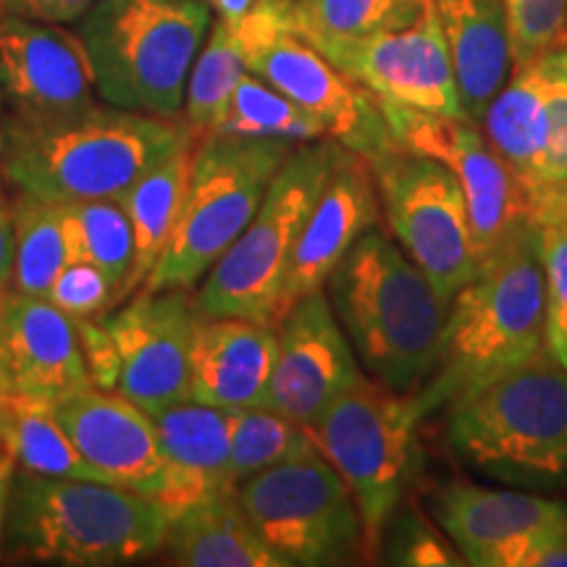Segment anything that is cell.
<instances>
[{"instance_id": "7a4b0ae2", "label": "cell", "mask_w": 567, "mask_h": 567, "mask_svg": "<svg viewBox=\"0 0 567 567\" xmlns=\"http://www.w3.org/2000/svg\"><path fill=\"white\" fill-rule=\"evenodd\" d=\"M197 134L187 122L116 105L51 124L13 118L3 137V174L21 195L69 205L118 200L155 163Z\"/></svg>"}, {"instance_id": "d6a6232c", "label": "cell", "mask_w": 567, "mask_h": 567, "mask_svg": "<svg viewBox=\"0 0 567 567\" xmlns=\"http://www.w3.org/2000/svg\"><path fill=\"white\" fill-rule=\"evenodd\" d=\"M71 260L97 266L122 292L134 260L130 213L122 200H87L61 205Z\"/></svg>"}, {"instance_id": "8d00e7d4", "label": "cell", "mask_w": 567, "mask_h": 567, "mask_svg": "<svg viewBox=\"0 0 567 567\" xmlns=\"http://www.w3.org/2000/svg\"><path fill=\"white\" fill-rule=\"evenodd\" d=\"M536 247L547 292V344L567 368V226H536Z\"/></svg>"}, {"instance_id": "3957f363", "label": "cell", "mask_w": 567, "mask_h": 567, "mask_svg": "<svg viewBox=\"0 0 567 567\" xmlns=\"http://www.w3.org/2000/svg\"><path fill=\"white\" fill-rule=\"evenodd\" d=\"M544 350L547 292L530 224L452 297L442 358L417 392L434 415Z\"/></svg>"}, {"instance_id": "e575fe53", "label": "cell", "mask_w": 567, "mask_h": 567, "mask_svg": "<svg viewBox=\"0 0 567 567\" xmlns=\"http://www.w3.org/2000/svg\"><path fill=\"white\" fill-rule=\"evenodd\" d=\"M379 555L386 565L402 567H457L465 565L455 544L442 536L439 523H431L421 509L402 502L386 520L379 542Z\"/></svg>"}, {"instance_id": "5b68a950", "label": "cell", "mask_w": 567, "mask_h": 567, "mask_svg": "<svg viewBox=\"0 0 567 567\" xmlns=\"http://www.w3.org/2000/svg\"><path fill=\"white\" fill-rule=\"evenodd\" d=\"M166 526L163 507L145 494L105 481L17 471L3 542L13 559L111 567L158 555Z\"/></svg>"}, {"instance_id": "ee69618b", "label": "cell", "mask_w": 567, "mask_h": 567, "mask_svg": "<svg viewBox=\"0 0 567 567\" xmlns=\"http://www.w3.org/2000/svg\"><path fill=\"white\" fill-rule=\"evenodd\" d=\"M13 268V218L11 208L0 203V295L9 289Z\"/></svg>"}, {"instance_id": "4dcf8cb0", "label": "cell", "mask_w": 567, "mask_h": 567, "mask_svg": "<svg viewBox=\"0 0 567 567\" xmlns=\"http://www.w3.org/2000/svg\"><path fill=\"white\" fill-rule=\"evenodd\" d=\"M310 455H318L313 436L292 417L266 405L229 410V473L234 484Z\"/></svg>"}, {"instance_id": "7402d4cb", "label": "cell", "mask_w": 567, "mask_h": 567, "mask_svg": "<svg viewBox=\"0 0 567 567\" xmlns=\"http://www.w3.org/2000/svg\"><path fill=\"white\" fill-rule=\"evenodd\" d=\"M168 481L158 505L168 520L184 509L237 492L229 473V410L179 402L153 415Z\"/></svg>"}, {"instance_id": "bcb514c9", "label": "cell", "mask_w": 567, "mask_h": 567, "mask_svg": "<svg viewBox=\"0 0 567 567\" xmlns=\"http://www.w3.org/2000/svg\"><path fill=\"white\" fill-rule=\"evenodd\" d=\"M11 389V375H9V365H6V352H3V339H0V405L9 400Z\"/></svg>"}, {"instance_id": "c3c4849f", "label": "cell", "mask_w": 567, "mask_h": 567, "mask_svg": "<svg viewBox=\"0 0 567 567\" xmlns=\"http://www.w3.org/2000/svg\"><path fill=\"white\" fill-rule=\"evenodd\" d=\"M205 3H208V0H205Z\"/></svg>"}, {"instance_id": "603a6c76", "label": "cell", "mask_w": 567, "mask_h": 567, "mask_svg": "<svg viewBox=\"0 0 567 567\" xmlns=\"http://www.w3.org/2000/svg\"><path fill=\"white\" fill-rule=\"evenodd\" d=\"M434 520L455 544L465 565L481 549L530 530L567 523V502L517 488H486L452 481L431 494Z\"/></svg>"}, {"instance_id": "484cf974", "label": "cell", "mask_w": 567, "mask_h": 567, "mask_svg": "<svg viewBox=\"0 0 567 567\" xmlns=\"http://www.w3.org/2000/svg\"><path fill=\"white\" fill-rule=\"evenodd\" d=\"M486 140L520 182L526 197L542 187L549 118L544 101V76L538 59L513 69L505 87L496 92L481 118Z\"/></svg>"}, {"instance_id": "d4e9b609", "label": "cell", "mask_w": 567, "mask_h": 567, "mask_svg": "<svg viewBox=\"0 0 567 567\" xmlns=\"http://www.w3.org/2000/svg\"><path fill=\"white\" fill-rule=\"evenodd\" d=\"M163 551L182 567H284L252 528L237 494L216 496L168 520Z\"/></svg>"}, {"instance_id": "d6986e66", "label": "cell", "mask_w": 567, "mask_h": 567, "mask_svg": "<svg viewBox=\"0 0 567 567\" xmlns=\"http://www.w3.org/2000/svg\"><path fill=\"white\" fill-rule=\"evenodd\" d=\"M71 442L82 457L113 486L158 502L168 481L153 415L122 394L90 386L53 402Z\"/></svg>"}, {"instance_id": "1f68e13d", "label": "cell", "mask_w": 567, "mask_h": 567, "mask_svg": "<svg viewBox=\"0 0 567 567\" xmlns=\"http://www.w3.org/2000/svg\"><path fill=\"white\" fill-rule=\"evenodd\" d=\"M247 71L250 69H247L243 42L226 21L216 19L210 27L208 45L197 53L189 71L187 92H184V122L197 137L221 126L234 90Z\"/></svg>"}, {"instance_id": "6da1fadb", "label": "cell", "mask_w": 567, "mask_h": 567, "mask_svg": "<svg viewBox=\"0 0 567 567\" xmlns=\"http://www.w3.org/2000/svg\"><path fill=\"white\" fill-rule=\"evenodd\" d=\"M323 289L371 379L396 392H417L431 379L450 300L381 226L354 243Z\"/></svg>"}, {"instance_id": "74e56055", "label": "cell", "mask_w": 567, "mask_h": 567, "mask_svg": "<svg viewBox=\"0 0 567 567\" xmlns=\"http://www.w3.org/2000/svg\"><path fill=\"white\" fill-rule=\"evenodd\" d=\"M538 66H542L544 76V101H547L549 118L547 155H544L542 187H538L544 189L551 187V184L567 182V42L555 48V51L544 53L538 59Z\"/></svg>"}, {"instance_id": "52a82bcc", "label": "cell", "mask_w": 567, "mask_h": 567, "mask_svg": "<svg viewBox=\"0 0 567 567\" xmlns=\"http://www.w3.org/2000/svg\"><path fill=\"white\" fill-rule=\"evenodd\" d=\"M429 415L421 392H396L365 375L308 429L318 452L350 486L368 557L379 555L386 520L421 473V425Z\"/></svg>"}, {"instance_id": "7bdbcfd3", "label": "cell", "mask_w": 567, "mask_h": 567, "mask_svg": "<svg viewBox=\"0 0 567 567\" xmlns=\"http://www.w3.org/2000/svg\"><path fill=\"white\" fill-rule=\"evenodd\" d=\"M208 6L226 24H239L255 9H266V6H295V0H208Z\"/></svg>"}, {"instance_id": "8992f818", "label": "cell", "mask_w": 567, "mask_h": 567, "mask_svg": "<svg viewBox=\"0 0 567 567\" xmlns=\"http://www.w3.org/2000/svg\"><path fill=\"white\" fill-rule=\"evenodd\" d=\"M210 13L205 0H97L80 19L97 95L124 111L179 118Z\"/></svg>"}, {"instance_id": "83f0119b", "label": "cell", "mask_w": 567, "mask_h": 567, "mask_svg": "<svg viewBox=\"0 0 567 567\" xmlns=\"http://www.w3.org/2000/svg\"><path fill=\"white\" fill-rule=\"evenodd\" d=\"M0 436L11 446L19 471L45 478L105 481L71 442L51 402L11 392L0 405Z\"/></svg>"}, {"instance_id": "7c38bea8", "label": "cell", "mask_w": 567, "mask_h": 567, "mask_svg": "<svg viewBox=\"0 0 567 567\" xmlns=\"http://www.w3.org/2000/svg\"><path fill=\"white\" fill-rule=\"evenodd\" d=\"M371 168L394 243L452 302L478 274L471 213L457 179L442 163L400 145Z\"/></svg>"}, {"instance_id": "e0dca14e", "label": "cell", "mask_w": 567, "mask_h": 567, "mask_svg": "<svg viewBox=\"0 0 567 567\" xmlns=\"http://www.w3.org/2000/svg\"><path fill=\"white\" fill-rule=\"evenodd\" d=\"M316 51L371 90L379 101L444 116H467L460 101L450 48L431 6L408 30L329 42Z\"/></svg>"}, {"instance_id": "ba28073f", "label": "cell", "mask_w": 567, "mask_h": 567, "mask_svg": "<svg viewBox=\"0 0 567 567\" xmlns=\"http://www.w3.org/2000/svg\"><path fill=\"white\" fill-rule=\"evenodd\" d=\"M297 145L210 132L197 137L187 195L174 234L140 289H193L252 221Z\"/></svg>"}, {"instance_id": "277c9868", "label": "cell", "mask_w": 567, "mask_h": 567, "mask_svg": "<svg viewBox=\"0 0 567 567\" xmlns=\"http://www.w3.org/2000/svg\"><path fill=\"white\" fill-rule=\"evenodd\" d=\"M446 444L496 484L567 488V368L549 350L446 408Z\"/></svg>"}, {"instance_id": "ac0fdd59", "label": "cell", "mask_w": 567, "mask_h": 567, "mask_svg": "<svg viewBox=\"0 0 567 567\" xmlns=\"http://www.w3.org/2000/svg\"><path fill=\"white\" fill-rule=\"evenodd\" d=\"M381 218L384 213L371 163L337 145L329 176L305 218L289 258L276 326L300 297L326 287V279L342 264L344 255L365 231L381 226Z\"/></svg>"}, {"instance_id": "ab89813d", "label": "cell", "mask_w": 567, "mask_h": 567, "mask_svg": "<svg viewBox=\"0 0 567 567\" xmlns=\"http://www.w3.org/2000/svg\"><path fill=\"white\" fill-rule=\"evenodd\" d=\"M76 323V334H80L84 363H87L90 379L97 389L105 392H116L118 384V352L113 342L105 318H84Z\"/></svg>"}, {"instance_id": "f546056e", "label": "cell", "mask_w": 567, "mask_h": 567, "mask_svg": "<svg viewBox=\"0 0 567 567\" xmlns=\"http://www.w3.org/2000/svg\"><path fill=\"white\" fill-rule=\"evenodd\" d=\"M13 218V268L11 289L21 295L45 297L55 276L71 264L61 205L21 195L11 208Z\"/></svg>"}, {"instance_id": "30bf717a", "label": "cell", "mask_w": 567, "mask_h": 567, "mask_svg": "<svg viewBox=\"0 0 567 567\" xmlns=\"http://www.w3.org/2000/svg\"><path fill=\"white\" fill-rule=\"evenodd\" d=\"M237 502L284 567L363 563V517L337 467L318 455L239 481Z\"/></svg>"}, {"instance_id": "b9f144b4", "label": "cell", "mask_w": 567, "mask_h": 567, "mask_svg": "<svg viewBox=\"0 0 567 567\" xmlns=\"http://www.w3.org/2000/svg\"><path fill=\"white\" fill-rule=\"evenodd\" d=\"M528 216L534 226L559 224L567 226V182L551 184L528 195Z\"/></svg>"}, {"instance_id": "9a60e30c", "label": "cell", "mask_w": 567, "mask_h": 567, "mask_svg": "<svg viewBox=\"0 0 567 567\" xmlns=\"http://www.w3.org/2000/svg\"><path fill=\"white\" fill-rule=\"evenodd\" d=\"M279 347L266 408L310 429L323 410L360 379L363 365L331 308L326 289L305 295L276 326Z\"/></svg>"}, {"instance_id": "f1b7e54d", "label": "cell", "mask_w": 567, "mask_h": 567, "mask_svg": "<svg viewBox=\"0 0 567 567\" xmlns=\"http://www.w3.org/2000/svg\"><path fill=\"white\" fill-rule=\"evenodd\" d=\"M431 0H295L292 30L313 48L413 27Z\"/></svg>"}, {"instance_id": "d590c367", "label": "cell", "mask_w": 567, "mask_h": 567, "mask_svg": "<svg viewBox=\"0 0 567 567\" xmlns=\"http://www.w3.org/2000/svg\"><path fill=\"white\" fill-rule=\"evenodd\" d=\"M513 69L542 59L567 42V0H502Z\"/></svg>"}, {"instance_id": "9c48e42d", "label": "cell", "mask_w": 567, "mask_h": 567, "mask_svg": "<svg viewBox=\"0 0 567 567\" xmlns=\"http://www.w3.org/2000/svg\"><path fill=\"white\" fill-rule=\"evenodd\" d=\"M334 140L297 145L255 210L252 221L205 274L195 308L205 316H239L276 326L279 297L300 229L334 158Z\"/></svg>"}, {"instance_id": "4316f807", "label": "cell", "mask_w": 567, "mask_h": 567, "mask_svg": "<svg viewBox=\"0 0 567 567\" xmlns=\"http://www.w3.org/2000/svg\"><path fill=\"white\" fill-rule=\"evenodd\" d=\"M195 142L197 137L168 153L134 184L130 193L118 197L126 213H130L134 237L132 271L126 276L122 292H118V305L145 284L163 250H166L168 239H172L184 195H187L189 174H193Z\"/></svg>"}, {"instance_id": "4fadbf2b", "label": "cell", "mask_w": 567, "mask_h": 567, "mask_svg": "<svg viewBox=\"0 0 567 567\" xmlns=\"http://www.w3.org/2000/svg\"><path fill=\"white\" fill-rule=\"evenodd\" d=\"M379 103L396 145L434 158L457 179L471 213L478 266L528 229L526 193L486 140L478 122L467 116L410 109L392 101Z\"/></svg>"}, {"instance_id": "7dc6e473", "label": "cell", "mask_w": 567, "mask_h": 567, "mask_svg": "<svg viewBox=\"0 0 567 567\" xmlns=\"http://www.w3.org/2000/svg\"><path fill=\"white\" fill-rule=\"evenodd\" d=\"M0 155H3V134H0Z\"/></svg>"}, {"instance_id": "8fae6325", "label": "cell", "mask_w": 567, "mask_h": 567, "mask_svg": "<svg viewBox=\"0 0 567 567\" xmlns=\"http://www.w3.org/2000/svg\"><path fill=\"white\" fill-rule=\"evenodd\" d=\"M229 27L243 42L247 69L308 111L326 137L368 163L394 151L379 97L302 40L292 30V17L250 13Z\"/></svg>"}, {"instance_id": "44dd1931", "label": "cell", "mask_w": 567, "mask_h": 567, "mask_svg": "<svg viewBox=\"0 0 567 567\" xmlns=\"http://www.w3.org/2000/svg\"><path fill=\"white\" fill-rule=\"evenodd\" d=\"M279 334L239 316L197 313L189 352V400L237 410L266 405Z\"/></svg>"}, {"instance_id": "836d02e7", "label": "cell", "mask_w": 567, "mask_h": 567, "mask_svg": "<svg viewBox=\"0 0 567 567\" xmlns=\"http://www.w3.org/2000/svg\"><path fill=\"white\" fill-rule=\"evenodd\" d=\"M216 132L284 140L292 142V145L326 137L321 124L308 111H302L300 105L289 101L284 92L271 87L252 71L239 80L229 101V109L224 113V122Z\"/></svg>"}, {"instance_id": "f35d334b", "label": "cell", "mask_w": 567, "mask_h": 567, "mask_svg": "<svg viewBox=\"0 0 567 567\" xmlns=\"http://www.w3.org/2000/svg\"><path fill=\"white\" fill-rule=\"evenodd\" d=\"M45 300L53 302L71 321L105 318L111 308H116V287L97 266L84 264V260H71L55 276Z\"/></svg>"}, {"instance_id": "5bb4252c", "label": "cell", "mask_w": 567, "mask_h": 567, "mask_svg": "<svg viewBox=\"0 0 567 567\" xmlns=\"http://www.w3.org/2000/svg\"><path fill=\"white\" fill-rule=\"evenodd\" d=\"M197 313L189 289H137L118 313L105 316L118 352L116 392L147 415L189 400Z\"/></svg>"}, {"instance_id": "60d3db41", "label": "cell", "mask_w": 567, "mask_h": 567, "mask_svg": "<svg viewBox=\"0 0 567 567\" xmlns=\"http://www.w3.org/2000/svg\"><path fill=\"white\" fill-rule=\"evenodd\" d=\"M97 0H0V13L24 17L48 24H66L87 13Z\"/></svg>"}, {"instance_id": "ffe728a7", "label": "cell", "mask_w": 567, "mask_h": 567, "mask_svg": "<svg viewBox=\"0 0 567 567\" xmlns=\"http://www.w3.org/2000/svg\"><path fill=\"white\" fill-rule=\"evenodd\" d=\"M0 339L13 392L53 405L66 394L95 386L76 323L45 297L6 289L0 295Z\"/></svg>"}, {"instance_id": "f6af8a7d", "label": "cell", "mask_w": 567, "mask_h": 567, "mask_svg": "<svg viewBox=\"0 0 567 567\" xmlns=\"http://www.w3.org/2000/svg\"><path fill=\"white\" fill-rule=\"evenodd\" d=\"M17 465H3L0 467V547H3L6 536V520H9V505H11V492H13V478H17Z\"/></svg>"}, {"instance_id": "cb8c5ba5", "label": "cell", "mask_w": 567, "mask_h": 567, "mask_svg": "<svg viewBox=\"0 0 567 567\" xmlns=\"http://www.w3.org/2000/svg\"><path fill=\"white\" fill-rule=\"evenodd\" d=\"M450 48L460 101L467 118L481 122L513 74V51L502 0H431Z\"/></svg>"}, {"instance_id": "2e32d148", "label": "cell", "mask_w": 567, "mask_h": 567, "mask_svg": "<svg viewBox=\"0 0 567 567\" xmlns=\"http://www.w3.org/2000/svg\"><path fill=\"white\" fill-rule=\"evenodd\" d=\"M0 90L19 122L51 124L95 109V76L80 34L0 13Z\"/></svg>"}]
</instances>
